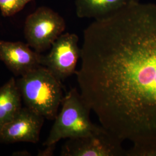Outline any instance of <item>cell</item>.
Listing matches in <instances>:
<instances>
[{"label":"cell","instance_id":"obj_9","mask_svg":"<svg viewBox=\"0 0 156 156\" xmlns=\"http://www.w3.org/2000/svg\"><path fill=\"white\" fill-rule=\"evenodd\" d=\"M140 0H76V16L98 20L112 15Z\"/></svg>","mask_w":156,"mask_h":156},{"label":"cell","instance_id":"obj_8","mask_svg":"<svg viewBox=\"0 0 156 156\" xmlns=\"http://www.w3.org/2000/svg\"><path fill=\"white\" fill-rule=\"evenodd\" d=\"M42 56L27 44L0 40V61L16 75L23 76L42 66Z\"/></svg>","mask_w":156,"mask_h":156},{"label":"cell","instance_id":"obj_10","mask_svg":"<svg viewBox=\"0 0 156 156\" xmlns=\"http://www.w3.org/2000/svg\"><path fill=\"white\" fill-rule=\"evenodd\" d=\"M22 95L16 80L11 78L0 87V129L22 109Z\"/></svg>","mask_w":156,"mask_h":156},{"label":"cell","instance_id":"obj_11","mask_svg":"<svg viewBox=\"0 0 156 156\" xmlns=\"http://www.w3.org/2000/svg\"><path fill=\"white\" fill-rule=\"evenodd\" d=\"M34 0H0V10L4 17L12 16Z\"/></svg>","mask_w":156,"mask_h":156},{"label":"cell","instance_id":"obj_12","mask_svg":"<svg viewBox=\"0 0 156 156\" xmlns=\"http://www.w3.org/2000/svg\"><path fill=\"white\" fill-rule=\"evenodd\" d=\"M125 156H156V146L147 147L132 146L126 151Z\"/></svg>","mask_w":156,"mask_h":156},{"label":"cell","instance_id":"obj_6","mask_svg":"<svg viewBox=\"0 0 156 156\" xmlns=\"http://www.w3.org/2000/svg\"><path fill=\"white\" fill-rule=\"evenodd\" d=\"M123 142L106 129L82 137L68 139L60 152L62 156H123Z\"/></svg>","mask_w":156,"mask_h":156},{"label":"cell","instance_id":"obj_7","mask_svg":"<svg viewBox=\"0 0 156 156\" xmlns=\"http://www.w3.org/2000/svg\"><path fill=\"white\" fill-rule=\"evenodd\" d=\"M44 122V117L27 107L20 111L9 122L0 129V141L4 143L26 142L36 144Z\"/></svg>","mask_w":156,"mask_h":156},{"label":"cell","instance_id":"obj_1","mask_svg":"<svg viewBox=\"0 0 156 156\" xmlns=\"http://www.w3.org/2000/svg\"><path fill=\"white\" fill-rule=\"evenodd\" d=\"M79 92L101 126L135 147L156 146V5L136 3L84 30Z\"/></svg>","mask_w":156,"mask_h":156},{"label":"cell","instance_id":"obj_5","mask_svg":"<svg viewBox=\"0 0 156 156\" xmlns=\"http://www.w3.org/2000/svg\"><path fill=\"white\" fill-rule=\"evenodd\" d=\"M78 42L76 34H62L51 45L49 53L42 56L41 65L61 81L75 74L82 52Z\"/></svg>","mask_w":156,"mask_h":156},{"label":"cell","instance_id":"obj_4","mask_svg":"<svg viewBox=\"0 0 156 156\" xmlns=\"http://www.w3.org/2000/svg\"><path fill=\"white\" fill-rule=\"evenodd\" d=\"M66 27L64 18L48 7H39L28 16L24 33L31 48L39 53L50 49Z\"/></svg>","mask_w":156,"mask_h":156},{"label":"cell","instance_id":"obj_3","mask_svg":"<svg viewBox=\"0 0 156 156\" xmlns=\"http://www.w3.org/2000/svg\"><path fill=\"white\" fill-rule=\"evenodd\" d=\"M62 105L44 146L56 145L63 139L82 137L102 128L92 123L90 116L91 110L76 88L67 93L62 99Z\"/></svg>","mask_w":156,"mask_h":156},{"label":"cell","instance_id":"obj_2","mask_svg":"<svg viewBox=\"0 0 156 156\" xmlns=\"http://www.w3.org/2000/svg\"><path fill=\"white\" fill-rule=\"evenodd\" d=\"M26 107L49 120L55 119L64 98L62 81L39 66L16 80Z\"/></svg>","mask_w":156,"mask_h":156}]
</instances>
